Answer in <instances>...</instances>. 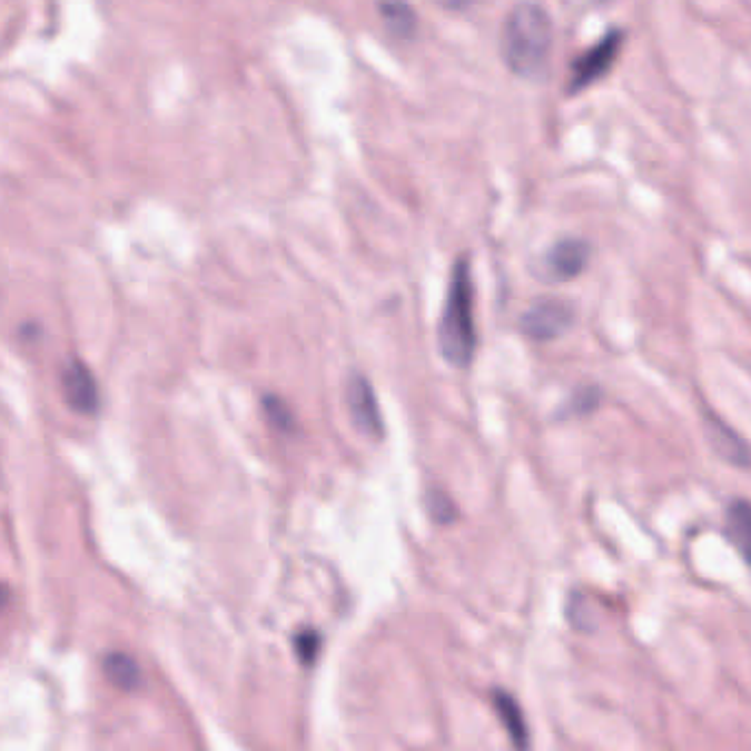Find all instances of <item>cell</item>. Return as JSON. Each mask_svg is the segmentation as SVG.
Wrapping results in <instances>:
<instances>
[{
  "label": "cell",
  "mask_w": 751,
  "mask_h": 751,
  "mask_svg": "<svg viewBox=\"0 0 751 751\" xmlns=\"http://www.w3.org/2000/svg\"><path fill=\"white\" fill-rule=\"evenodd\" d=\"M575 323V309L571 303L557 298H544L534 303L521 318L518 328L534 342H551L571 330Z\"/></svg>",
  "instance_id": "cell-4"
},
{
  "label": "cell",
  "mask_w": 751,
  "mask_h": 751,
  "mask_svg": "<svg viewBox=\"0 0 751 751\" xmlns=\"http://www.w3.org/2000/svg\"><path fill=\"white\" fill-rule=\"evenodd\" d=\"M441 7H445V9H449V11H463V9H467L474 0H436Z\"/></svg>",
  "instance_id": "cell-17"
},
{
  "label": "cell",
  "mask_w": 751,
  "mask_h": 751,
  "mask_svg": "<svg viewBox=\"0 0 751 751\" xmlns=\"http://www.w3.org/2000/svg\"><path fill=\"white\" fill-rule=\"evenodd\" d=\"M386 31L397 40H413L417 33V11L408 0H377Z\"/></svg>",
  "instance_id": "cell-10"
},
{
  "label": "cell",
  "mask_w": 751,
  "mask_h": 751,
  "mask_svg": "<svg viewBox=\"0 0 751 751\" xmlns=\"http://www.w3.org/2000/svg\"><path fill=\"white\" fill-rule=\"evenodd\" d=\"M344 397H346V408H348L350 422H353L357 432L373 438V441H382L384 438V419H382V411L377 406V397H375V391H373L370 382L364 375L353 373L346 382Z\"/></svg>",
  "instance_id": "cell-5"
},
{
  "label": "cell",
  "mask_w": 751,
  "mask_h": 751,
  "mask_svg": "<svg viewBox=\"0 0 751 751\" xmlns=\"http://www.w3.org/2000/svg\"><path fill=\"white\" fill-rule=\"evenodd\" d=\"M703 424H705V436H708L717 456H721L725 463H730L734 467H741V470L750 467L748 443L737 429L730 428L717 415H708L703 419Z\"/></svg>",
  "instance_id": "cell-8"
},
{
  "label": "cell",
  "mask_w": 751,
  "mask_h": 751,
  "mask_svg": "<svg viewBox=\"0 0 751 751\" xmlns=\"http://www.w3.org/2000/svg\"><path fill=\"white\" fill-rule=\"evenodd\" d=\"M591 260V245L584 238H562L540 260V274L549 283L575 280Z\"/></svg>",
  "instance_id": "cell-6"
},
{
  "label": "cell",
  "mask_w": 751,
  "mask_h": 751,
  "mask_svg": "<svg viewBox=\"0 0 751 751\" xmlns=\"http://www.w3.org/2000/svg\"><path fill=\"white\" fill-rule=\"evenodd\" d=\"M602 404V388L600 386H582L577 388L566 404L560 411V417H586L591 413H595Z\"/></svg>",
  "instance_id": "cell-13"
},
{
  "label": "cell",
  "mask_w": 751,
  "mask_h": 751,
  "mask_svg": "<svg viewBox=\"0 0 751 751\" xmlns=\"http://www.w3.org/2000/svg\"><path fill=\"white\" fill-rule=\"evenodd\" d=\"M436 344L441 357L454 368H467L474 359L478 335L474 323V280L467 258H458L436 326Z\"/></svg>",
  "instance_id": "cell-2"
},
{
  "label": "cell",
  "mask_w": 751,
  "mask_h": 751,
  "mask_svg": "<svg viewBox=\"0 0 751 751\" xmlns=\"http://www.w3.org/2000/svg\"><path fill=\"white\" fill-rule=\"evenodd\" d=\"M294 650H296L298 661L309 668V665L316 663V659L323 650V635L314 629H305L294 638Z\"/></svg>",
  "instance_id": "cell-15"
},
{
  "label": "cell",
  "mask_w": 751,
  "mask_h": 751,
  "mask_svg": "<svg viewBox=\"0 0 751 751\" xmlns=\"http://www.w3.org/2000/svg\"><path fill=\"white\" fill-rule=\"evenodd\" d=\"M7 597H9V595H7V589L0 584V611H2L4 604H7Z\"/></svg>",
  "instance_id": "cell-18"
},
{
  "label": "cell",
  "mask_w": 751,
  "mask_h": 751,
  "mask_svg": "<svg viewBox=\"0 0 751 751\" xmlns=\"http://www.w3.org/2000/svg\"><path fill=\"white\" fill-rule=\"evenodd\" d=\"M424 503H426V512H428L429 518L436 525H452L458 518V510H456L454 501L441 490H429Z\"/></svg>",
  "instance_id": "cell-14"
},
{
  "label": "cell",
  "mask_w": 751,
  "mask_h": 751,
  "mask_svg": "<svg viewBox=\"0 0 751 751\" xmlns=\"http://www.w3.org/2000/svg\"><path fill=\"white\" fill-rule=\"evenodd\" d=\"M492 705L505 728V732L512 739V745L518 750H527L530 748V728L523 714V708L518 705V701L505 692V690H494L492 692Z\"/></svg>",
  "instance_id": "cell-9"
},
{
  "label": "cell",
  "mask_w": 751,
  "mask_h": 751,
  "mask_svg": "<svg viewBox=\"0 0 751 751\" xmlns=\"http://www.w3.org/2000/svg\"><path fill=\"white\" fill-rule=\"evenodd\" d=\"M102 668L108 681L123 692L137 690L141 685V670L137 661L126 652H110L105 656Z\"/></svg>",
  "instance_id": "cell-12"
},
{
  "label": "cell",
  "mask_w": 751,
  "mask_h": 751,
  "mask_svg": "<svg viewBox=\"0 0 751 751\" xmlns=\"http://www.w3.org/2000/svg\"><path fill=\"white\" fill-rule=\"evenodd\" d=\"M62 393L67 404L80 415H93L100 406L96 377L82 362H69L62 370Z\"/></svg>",
  "instance_id": "cell-7"
},
{
  "label": "cell",
  "mask_w": 751,
  "mask_h": 751,
  "mask_svg": "<svg viewBox=\"0 0 751 751\" xmlns=\"http://www.w3.org/2000/svg\"><path fill=\"white\" fill-rule=\"evenodd\" d=\"M725 536L743 557L750 555L751 507L745 498H734L725 514Z\"/></svg>",
  "instance_id": "cell-11"
},
{
  "label": "cell",
  "mask_w": 751,
  "mask_h": 751,
  "mask_svg": "<svg viewBox=\"0 0 751 751\" xmlns=\"http://www.w3.org/2000/svg\"><path fill=\"white\" fill-rule=\"evenodd\" d=\"M265 413H267V419L280 429V432H291L296 428V419H294V413L289 411V406L280 399V397H274V395H267L265 402Z\"/></svg>",
  "instance_id": "cell-16"
},
{
  "label": "cell",
  "mask_w": 751,
  "mask_h": 751,
  "mask_svg": "<svg viewBox=\"0 0 751 751\" xmlns=\"http://www.w3.org/2000/svg\"><path fill=\"white\" fill-rule=\"evenodd\" d=\"M555 45V27L549 11L532 2H518L501 29V56L505 67L523 80L540 82L546 78Z\"/></svg>",
  "instance_id": "cell-1"
},
{
  "label": "cell",
  "mask_w": 751,
  "mask_h": 751,
  "mask_svg": "<svg viewBox=\"0 0 751 751\" xmlns=\"http://www.w3.org/2000/svg\"><path fill=\"white\" fill-rule=\"evenodd\" d=\"M624 47V31L622 29H611L606 31L593 47H589L584 53H580L569 69V82H566V93L569 96H577L582 91H586L589 87L597 85L600 80H604Z\"/></svg>",
  "instance_id": "cell-3"
}]
</instances>
